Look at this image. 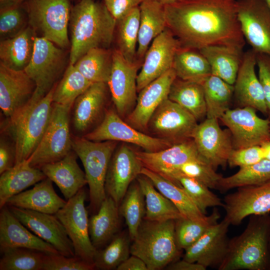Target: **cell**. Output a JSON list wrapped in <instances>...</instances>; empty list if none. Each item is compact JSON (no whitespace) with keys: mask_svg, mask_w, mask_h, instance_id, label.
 <instances>
[{"mask_svg":"<svg viewBox=\"0 0 270 270\" xmlns=\"http://www.w3.org/2000/svg\"><path fill=\"white\" fill-rule=\"evenodd\" d=\"M166 26L181 48L224 45L243 50L246 40L236 0H182L164 6Z\"/></svg>","mask_w":270,"mask_h":270,"instance_id":"obj_1","label":"cell"},{"mask_svg":"<svg viewBox=\"0 0 270 270\" xmlns=\"http://www.w3.org/2000/svg\"><path fill=\"white\" fill-rule=\"evenodd\" d=\"M116 22L104 2L80 0L72 6L69 22L70 64L74 65L92 48H109Z\"/></svg>","mask_w":270,"mask_h":270,"instance_id":"obj_2","label":"cell"},{"mask_svg":"<svg viewBox=\"0 0 270 270\" xmlns=\"http://www.w3.org/2000/svg\"><path fill=\"white\" fill-rule=\"evenodd\" d=\"M270 216H250L244 231L228 241L219 270H264L268 265Z\"/></svg>","mask_w":270,"mask_h":270,"instance_id":"obj_3","label":"cell"},{"mask_svg":"<svg viewBox=\"0 0 270 270\" xmlns=\"http://www.w3.org/2000/svg\"><path fill=\"white\" fill-rule=\"evenodd\" d=\"M54 86L36 103L4 123V131L13 142L16 164L28 160L40 142L52 116Z\"/></svg>","mask_w":270,"mask_h":270,"instance_id":"obj_4","label":"cell"},{"mask_svg":"<svg viewBox=\"0 0 270 270\" xmlns=\"http://www.w3.org/2000/svg\"><path fill=\"white\" fill-rule=\"evenodd\" d=\"M174 220H144L130 245V254L140 258L148 270H160L176 260L181 250L176 244Z\"/></svg>","mask_w":270,"mask_h":270,"instance_id":"obj_5","label":"cell"},{"mask_svg":"<svg viewBox=\"0 0 270 270\" xmlns=\"http://www.w3.org/2000/svg\"><path fill=\"white\" fill-rule=\"evenodd\" d=\"M117 142H94L84 136L72 138V150L80 160L89 187L90 208L97 212L106 196L105 180Z\"/></svg>","mask_w":270,"mask_h":270,"instance_id":"obj_6","label":"cell"},{"mask_svg":"<svg viewBox=\"0 0 270 270\" xmlns=\"http://www.w3.org/2000/svg\"><path fill=\"white\" fill-rule=\"evenodd\" d=\"M29 26L36 36L57 46H70L68 36L70 12V0H24Z\"/></svg>","mask_w":270,"mask_h":270,"instance_id":"obj_7","label":"cell"},{"mask_svg":"<svg viewBox=\"0 0 270 270\" xmlns=\"http://www.w3.org/2000/svg\"><path fill=\"white\" fill-rule=\"evenodd\" d=\"M66 62V54L62 48L46 39L36 36L32 58L24 70L34 82L36 88L26 106L36 103L54 86Z\"/></svg>","mask_w":270,"mask_h":270,"instance_id":"obj_8","label":"cell"},{"mask_svg":"<svg viewBox=\"0 0 270 270\" xmlns=\"http://www.w3.org/2000/svg\"><path fill=\"white\" fill-rule=\"evenodd\" d=\"M72 106L53 102L48 125L38 147L28 158L32 166L40 168L62 159L72 150L69 123Z\"/></svg>","mask_w":270,"mask_h":270,"instance_id":"obj_9","label":"cell"},{"mask_svg":"<svg viewBox=\"0 0 270 270\" xmlns=\"http://www.w3.org/2000/svg\"><path fill=\"white\" fill-rule=\"evenodd\" d=\"M94 142L112 140L135 144L150 152H157L174 144L170 141L144 134L124 121L116 110H106L101 122L83 136Z\"/></svg>","mask_w":270,"mask_h":270,"instance_id":"obj_10","label":"cell"},{"mask_svg":"<svg viewBox=\"0 0 270 270\" xmlns=\"http://www.w3.org/2000/svg\"><path fill=\"white\" fill-rule=\"evenodd\" d=\"M86 197L84 190L80 189L54 215L63 224L72 242L75 256L94 264L97 249L92 244L89 234L88 211L84 206Z\"/></svg>","mask_w":270,"mask_h":270,"instance_id":"obj_11","label":"cell"},{"mask_svg":"<svg viewBox=\"0 0 270 270\" xmlns=\"http://www.w3.org/2000/svg\"><path fill=\"white\" fill-rule=\"evenodd\" d=\"M198 121L186 110L168 98L158 106L147 126L152 136L173 144L192 138Z\"/></svg>","mask_w":270,"mask_h":270,"instance_id":"obj_12","label":"cell"},{"mask_svg":"<svg viewBox=\"0 0 270 270\" xmlns=\"http://www.w3.org/2000/svg\"><path fill=\"white\" fill-rule=\"evenodd\" d=\"M238 18L246 41L256 53L270 56V8L265 0H236Z\"/></svg>","mask_w":270,"mask_h":270,"instance_id":"obj_13","label":"cell"},{"mask_svg":"<svg viewBox=\"0 0 270 270\" xmlns=\"http://www.w3.org/2000/svg\"><path fill=\"white\" fill-rule=\"evenodd\" d=\"M250 106L228 110L220 119L230 130L234 149L261 146L270 140V121Z\"/></svg>","mask_w":270,"mask_h":270,"instance_id":"obj_14","label":"cell"},{"mask_svg":"<svg viewBox=\"0 0 270 270\" xmlns=\"http://www.w3.org/2000/svg\"><path fill=\"white\" fill-rule=\"evenodd\" d=\"M111 73L107 82L118 114L126 118L134 109L137 100L138 62H128L116 49L113 50Z\"/></svg>","mask_w":270,"mask_h":270,"instance_id":"obj_15","label":"cell"},{"mask_svg":"<svg viewBox=\"0 0 270 270\" xmlns=\"http://www.w3.org/2000/svg\"><path fill=\"white\" fill-rule=\"evenodd\" d=\"M224 219L238 226L247 216L270 212V180L261 184L241 186L223 200Z\"/></svg>","mask_w":270,"mask_h":270,"instance_id":"obj_16","label":"cell"},{"mask_svg":"<svg viewBox=\"0 0 270 270\" xmlns=\"http://www.w3.org/2000/svg\"><path fill=\"white\" fill-rule=\"evenodd\" d=\"M7 206V205H6ZM14 216L34 234L52 245L61 254L74 256L73 244L54 214L8 206Z\"/></svg>","mask_w":270,"mask_h":270,"instance_id":"obj_17","label":"cell"},{"mask_svg":"<svg viewBox=\"0 0 270 270\" xmlns=\"http://www.w3.org/2000/svg\"><path fill=\"white\" fill-rule=\"evenodd\" d=\"M192 138L200 155L216 170L224 168L234 150L230 130L222 129L218 120L206 118L195 129Z\"/></svg>","mask_w":270,"mask_h":270,"instance_id":"obj_18","label":"cell"},{"mask_svg":"<svg viewBox=\"0 0 270 270\" xmlns=\"http://www.w3.org/2000/svg\"><path fill=\"white\" fill-rule=\"evenodd\" d=\"M180 48L179 41L168 28L153 40L138 74V92L172 68L175 55Z\"/></svg>","mask_w":270,"mask_h":270,"instance_id":"obj_19","label":"cell"},{"mask_svg":"<svg viewBox=\"0 0 270 270\" xmlns=\"http://www.w3.org/2000/svg\"><path fill=\"white\" fill-rule=\"evenodd\" d=\"M142 167L136 150L126 144L117 146L106 172V196L112 198L119 206L131 184L140 174Z\"/></svg>","mask_w":270,"mask_h":270,"instance_id":"obj_20","label":"cell"},{"mask_svg":"<svg viewBox=\"0 0 270 270\" xmlns=\"http://www.w3.org/2000/svg\"><path fill=\"white\" fill-rule=\"evenodd\" d=\"M36 86L24 70L0 64V108L10 119L20 112L32 98Z\"/></svg>","mask_w":270,"mask_h":270,"instance_id":"obj_21","label":"cell"},{"mask_svg":"<svg viewBox=\"0 0 270 270\" xmlns=\"http://www.w3.org/2000/svg\"><path fill=\"white\" fill-rule=\"evenodd\" d=\"M136 153L143 167L169 180L184 163L194 160H205L198 152L192 138L174 144L159 151H136Z\"/></svg>","mask_w":270,"mask_h":270,"instance_id":"obj_22","label":"cell"},{"mask_svg":"<svg viewBox=\"0 0 270 270\" xmlns=\"http://www.w3.org/2000/svg\"><path fill=\"white\" fill-rule=\"evenodd\" d=\"M230 223L224 220L212 226L192 245L185 250L183 259L208 267L220 266L226 255Z\"/></svg>","mask_w":270,"mask_h":270,"instance_id":"obj_23","label":"cell"},{"mask_svg":"<svg viewBox=\"0 0 270 270\" xmlns=\"http://www.w3.org/2000/svg\"><path fill=\"white\" fill-rule=\"evenodd\" d=\"M176 78L172 68L140 90L136 105L126 118V122L140 131L147 130L152 115L162 102L168 98L170 87Z\"/></svg>","mask_w":270,"mask_h":270,"instance_id":"obj_24","label":"cell"},{"mask_svg":"<svg viewBox=\"0 0 270 270\" xmlns=\"http://www.w3.org/2000/svg\"><path fill=\"white\" fill-rule=\"evenodd\" d=\"M256 52L252 49L244 53L234 84V96L241 107L250 106L268 116L264 92L255 67Z\"/></svg>","mask_w":270,"mask_h":270,"instance_id":"obj_25","label":"cell"},{"mask_svg":"<svg viewBox=\"0 0 270 270\" xmlns=\"http://www.w3.org/2000/svg\"><path fill=\"white\" fill-rule=\"evenodd\" d=\"M0 212V250L26 248L46 254H60L52 245L34 234L19 221L5 205Z\"/></svg>","mask_w":270,"mask_h":270,"instance_id":"obj_26","label":"cell"},{"mask_svg":"<svg viewBox=\"0 0 270 270\" xmlns=\"http://www.w3.org/2000/svg\"><path fill=\"white\" fill-rule=\"evenodd\" d=\"M108 90L107 83H92L74 102L72 124L74 130L85 134L106 113Z\"/></svg>","mask_w":270,"mask_h":270,"instance_id":"obj_27","label":"cell"},{"mask_svg":"<svg viewBox=\"0 0 270 270\" xmlns=\"http://www.w3.org/2000/svg\"><path fill=\"white\" fill-rule=\"evenodd\" d=\"M140 174L147 176L156 188L174 204L184 218L203 222L220 218L216 207L210 216L203 214L183 188L161 175L144 167L142 168Z\"/></svg>","mask_w":270,"mask_h":270,"instance_id":"obj_28","label":"cell"},{"mask_svg":"<svg viewBox=\"0 0 270 270\" xmlns=\"http://www.w3.org/2000/svg\"><path fill=\"white\" fill-rule=\"evenodd\" d=\"M78 157L72 150L62 159L40 168L46 178L59 188L66 200L88 184L85 172L77 162Z\"/></svg>","mask_w":270,"mask_h":270,"instance_id":"obj_29","label":"cell"},{"mask_svg":"<svg viewBox=\"0 0 270 270\" xmlns=\"http://www.w3.org/2000/svg\"><path fill=\"white\" fill-rule=\"evenodd\" d=\"M66 202L56 192L52 180L46 178L32 188L10 198L6 205L54 214Z\"/></svg>","mask_w":270,"mask_h":270,"instance_id":"obj_30","label":"cell"},{"mask_svg":"<svg viewBox=\"0 0 270 270\" xmlns=\"http://www.w3.org/2000/svg\"><path fill=\"white\" fill-rule=\"evenodd\" d=\"M140 8L136 60L142 66L150 44L167 26L162 5L152 0H144L140 5Z\"/></svg>","mask_w":270,"mask_h":270,"instance_id":"obj_31","label":"cell"},{"mask_svg":"<svg viewBox=\"0 0 270 270\" xmlns=\"http://www.w3.org/2000/svg\"><path fill=\"white\" fill-rule=\"evenodd\" d=\"M36 36L28 26L14 36L1 40L0 64L12 70H24L32 58Z\"/></svg>","mask_w":270,"mask_h":270,"instance_id":"obj_32","label":"cell"},{"mask_svg":"<svg viewBox=\"0 0 270 270\" xmlns=\"http://www.w3.org/2000/svg\"><path fill=\"white\" fill-rule=\"evenodd\" d=\"M119 206L106 196L98 212L88 218V231L94 246L98 250L116 234L120 226Z\"/></svg>","mask_w":270,"mask_h":270,"instance_id":"obj_33","label":"cell"},{"mask_svg":"<svg viewBox=\"0 0 270 270\" xmlns=\"http://www.w3.org/2000/svg\"><path fill=\"white\" fill-rule=\"evenodd\" d=\"M46 178L40 168L30 165L28 159L16 164L2 172L0 176V208L10 198Z\"/></svg>","mask_w":270,"mask_h":270,"instance_id":"obj_34","label":"cell"},{"mask_svg":"<svg viewBox=\"0 0 270 270\" xmlns=\"http://www.w3.org/2000/svg\"><path fill=\"white\" fill-rule=\"evenodd\" d=\"M199 50L210 64L212 74L234 84L244 53L242 50L224 45H213Z\"/></svg>","mask_w":270,"mask_h":270,"instance_id":"obj_35","label":"cell"},{"mask_svg":"<svg viewBox=\"0 0 270 270\" xmlns=\"http://www.w3.org/2000/svg\"><path fill=\"white\" fill-rule=\"evenodd\" d=\"M146 204L144 220L154 222L176 220L184 217L174 204L157 189L146 176L140 174L136 178Z\"/></svg>","mask_w":270,"mask_h":270,"instance_id":"obj_36","label":"cell"},{"mask_svg":"<svg viewBox=\"0 0 270 270\" xmlns=\"http://www.w3.org/2000/svg\"><path fill=\"white\" fill-rule=\"evenodd\" d=\"M168 98L186 110L197 121L206 116V104L201 84L176 78L170 87Z\"/></svg>","mask_w":270,"mask_h":270,"instance_id":"obj_37","label":"cell"},{"mask_svg":"<svg viewBox=\"0 0 270 270\" xmlns=\"http://www.w3.org/2000/svg\"><path fill=\"white\" fill-rule=\"evenodd\" d=\"M172 68L176 78L201 84L212 75L208 61L196 49L180 48L175 55Z\"/></svg>","mask_w":270,"mask_h":270,"instance_id":"obj_38","label":"cell"},{"mask_svg":"<svg viewBox=\"0 0 270 270\" xmlns=\"http://www.w3.org/2000/svg\"><path fill=\"white\" fill-rule=\"evenodd\" d=\"M206 108L207 118L219 120L230 109L234 96V85L210 75L202 84Z\"/></svg>","mask_w":270,"mask_h":270,"instance_id":"obj_39","label":"cell"},{"mask_svg":"<svg viewBox=\"0 0 270 270\" xmlns=\"http://www.w3.org/2000/svg\"><path fill=\"white\" fill-rule=\"evenodd\" d=\"M113 50L109 48H94L83 55L74 64L92 83H107L112 66Z\"/></svg>","mask_w":270,"mask_h":270,"instance_id":"obj_40","label":"cell"},{"mask_svg":"<svg viewBox=\"0 0 270 270\" xmlns=\"http://www.w3.org/2000/svg\"><path fill=\"white\" fill-rule=\"evenodd\" d=\"M140 22V6L132 9L116 22V49L130 63L138 62L136 48Z\"/></svg>","mask_w":270,"mask_h":270,"instance_id":"obj_41","label":"cell"},{"mask_svg":"<svg viewBox=\"0 0 270 270\" xmlns=\"http://www.w3.org/2000/svg\"><path fill=\"white\" fill-rule=\"evenodd\" d=\"M120 215L128 226V234L132 240L144 220L146 214L144 196L136 180L131 184L119 206Z\"/></svg>","mask_w":270,"mask_h":270,"instance_id":"obj_42","label":"cell"},{"mask_svg":"<svg viewBox=\"0 0 270 270\" xmlns=\"http://www.w3.org/2000/svg\"><path fill=\"white\" fill-rule=\"evenodd\" d=\"M270 180V160L264 158L260 161L240 168L236 174L220 180L217 190L225 192L234 188L256 185Z\"/></svg>","mask_w":270,"mask_h":270,"instance_id":"obj_43","label":"cell"},{"mask_svg":"<svg viewBox=\"0 0 270 270\" xmlns=\"http://www.w3.org/2000/svg\"><path fill=\"white\" fill-rule=\"evenodd\" d=\"M92 84L74 64H69L62 78L54 86L52 102L60 104L72 106L76 100Z\"/></svg>","mask_w":270,"mask_h":270,"instance_id":"obj_44","label":"cell"},{"mask_svg":"<svg viewBox=\"0 0 270 270\" xmlns=\"http://www.w3.org/2000/svg\"><path fill=\"white\" fill-rule=\"evenodd\" d=\"M130 236L116 234L103 249L98 250L94 258V268L102 270L116 269L130 254Z\"/></svg>","mask_w":270,"mask_h":270,"instance_id":"obj_45","label":"cell"},{"mask_svg":"<svg viewBox=\"0 0 270 270\" xmlns=\"http://www.w3.org/2000/svg\"><path fill=\"white\" fill-rule=\"evenodd\" d=\"M0 253V270H43L46 254L22 248H8Z\"/></svg>","mask_w":270,"mask_h":270,"instance_id":"obj_46","label":"cell"},{"mask_svg":"<svg viewBox=\"0 0 270 270\" xmlns=\"http://www.w3.org/2000/svg\"><path fill=\"white\" fill-rule=\"evenodd\" d=\"M170 180L183 188L198 208L205 214L207 208L224 206L222 200L212 192L210 188L194 178L177 172L172 176Z\"/></svg>","mask_w":270,"mask_h":270,"instance_id":"obj_47","label":"cell"},{"mask_svg":"<svg viewBox=\"0 0 270 270\" xmlns=\"http://www.w3.org/2000/svg\"><path fill=\"white\" fill-rule=\"evenodd\" d=\"M24 1L0 4L1 40L14 36L28 26V14Z\"/></svg>","mask_w":270,"mask_h":270,"instance_id":"obj_48","label":"cell"},{"mask_svg":"<svg viewBox=\"0 0 270 270\" xmlns=\"http://www.w3.org/2000/svg\"><path fill=\"white\" fill-rule=\"evenodd\" d=\"M219 218L203 222L184 217L174 220V233L177 246L180 250H186L197 240L210 227L216 224Z\"/></svg>","mask_w":270,"mask_h":270,"instance_id":"obj_49","label":"cell"},{"mask_svg":"<svg viewBox=\"0 0 270 270\" xmlns=\"http://www.w3.org/2000/svg\"><path fill=\"white\" fill-rule=\"evenodd\" d=\"M180 172L202 183L210 188L217 190L223 176L216 172V170L204 160L189 161L182 164L176 173Z\"/></svg>","mask_w":270,"mask_h":270,"instance_id":"obj_50","label":"cell"},{"mask_svg":"<svg viewBox=\"0 0 270 270\" xmlns=\"http://www.w3.org/2000/svg\"><path fill=\"white\" fill-rule=\"evenodd\" d=\"M94 264L88 262L81 258L66 256L61 254H46L43 270H92Z\"/></svg>","mask_w":270,"mask_h":270,"instance_id":"obj_51","label":"cell"},{"mask_svg":"<svg viewBox=\"0 0 270 270\" xmlns=\"http://www.w3.org/2000/svg\"><path fill=\"white\" fill-rule=\"evenodd\" d=\"M264 158L260 146H254L240 149H234L231 152L228 164L230 168L246 166Z\"/></svg>","mask_w":270,"mask_h":270,"instance_id":"obj_52","label":"cell"},{"mask_svg":"<svg viewBox=\"0 0 270 270\" xmlns=\"http://www.w3.org/2000/svg\"><path fill=\"white\" fill-rule=\"evenodd\" d=\"M256 65L267 108V116L270 120V56L256 53Z\"/></svg>","mask_w":270,"mask_h":270,"instance_id":"obj_53","label":"cell"},{"mask_svg":"<svg viewBox=\"0 0 270 270\" xmlns=\"http://www.w3.org/2000/svg\"><path fill=\"white\" fill-rule=\"evenodd\" d=\"M144 0H106L104 2L112 16L118 21Z\"/></svg>","mask_w":270,"mask_h":270,"instance_id":"obj_54","label":"cell"},{"mask_svg":"<svg viewBox=\"0 0 270 270\" xmlns=\"http://www.w3.org/2000/svg\"><path fill=\"white\" fill-rule=\"evenodd\" d=\"M16 164V153L12 147L4 138L0 141V174L11 168Z\"/></svg>","mask_w":270,"mask_h":270,"instance_id":"obj_55","label":"cell"},{"mask_svg":"<svg viewBox=\"0 0 270 270\" xmlns=\"http://www.w3.org/2000/svg\"><path fill=\"white\" fill-rule=\"evenodd\" d=\"M117 270H148L145 262L140 258L131 254L126 260L121 263L116 268Z\"/></svg>","mask_w":270,"mask_h":270,"instance_id":"obj_56","label":"cell"},{"mask_svg":"<svg viewBox=\"0 0 270 270\" xmlns=\"http://www.w3.org/2000/svg\"><path fill=\"white\" fill-rule=\"evenodd\" d=\"M170 270H206V268L202 265L196 262H192L184 259L176 260L166 267Z\"/></svg>","mask_w":270,"mask_h":270,"instance_id":"obj_57","label":"cell"},{"mask_svg":"<svg viewBox=\"0 0 270 270\" xmlns=\"http://www.w3.org/2000/svg\"><path fill=\"white\" fill-rule=\"evenodd\" d=\"M260 146L263 151L264 158L270 160V140L264 142Z\"/></svg>","mask_w":270,"mask_h":270,"instance_id":"obj_58","label":"cell"},{"mask_svg":"<svg viewBox=\"0 0 270 270\" xmlns=\"http://www.w3.org/2000/svg\"><path fill=\"white\" fill-rule=\"evenodd\" d=\"M163 6H166L179 2L182 0H152Z\"/></svg>","mask_w":270,"mask_h":270,"instance_id":"obj_59","label":"cell"},{"mask_svg":"<svg viewBox=\"0 0 270 270\" xmlns=\"http://www.w3.org/2000/svg\"><path fill=\"white\" fill-rule=\"evenodd\" d=\"M24 0H0V4L7 3V2H23Z\"/></svg>","mask_w":270,"mask_h":270,"instance_id":"obj_60","label":"cell"},{"mask_svg":"<svg viewBox=\"0 0 270 270\" xmlns=\"http://www.w3.org/2000/svg\"><path fill=\"white\" fill-rule=\"evenodd\" d=\"M265 1L270 8V0H265Z\"/></svg>","mask_w":270,"mask_h":270,"instance_id":"obj_61","label":"cell"},{"mask_svg":"<svg viewBox=\"0 0 270 270\" xmlns=\"http://www.w3.org/2000/svg\"></svg>","mask_w":270,"mask_h":270,"instance_id":"obj_62","label":"cell"},{"mask_svg":"<svg viewBox=\"0 0 270 270\" xmlns=\"http://www.w3.org/2000/svg\"></svg>","mask_w":270,"mask_h":270,"instance_id":"obj_63","label":"cell"},{"mask_svg":"<svg viewBox=\"0 0 270 270\" xmlns=\"http://www.w3.org/2000/svg\"><path fill=\"white\" fill-rule=\"evenodd\" d=\"M106 0H103L104 2L106 1Z\"/></svg>","mask_w":270,"mask_h":270,"instance_id":"obj_64","label":"cell"}]
</instances>
